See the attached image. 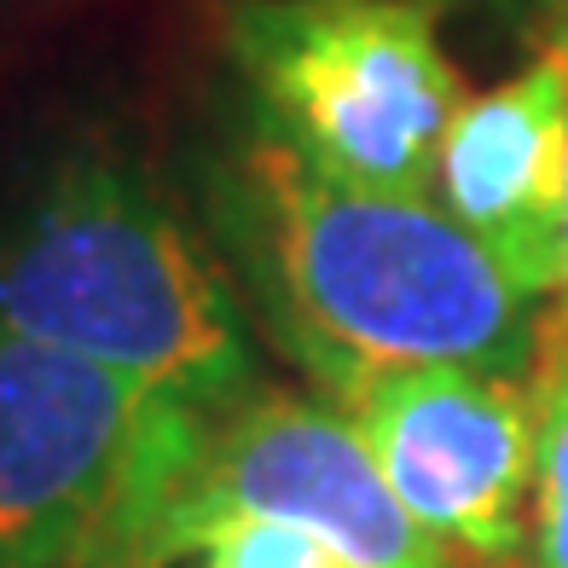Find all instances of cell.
<instances>
[{"label":"cell","mask_w":568,"mask_h":568,"mask_svg":"<svg viewBox=\"0 0 568 568\" xmlns=\"http://www.w3.org/2000/svg\"><path fill=\"white\" fill-rule=\"evenodd\" d=\"M215 232L278 348L331 400L412 366L494 377L546 366L557 325L429 192L343 186L255 128L215 163Z\"/></svg>","instance_id":"6da1fadb"},{"label":"cell","mask_w":568,"mask_h":568,"mask_svg":"<svg viewBox=\"0 0 568 568\" xmlns=\"http://www.w3.org/2000/svg\"><path fill=\"white\" fill-rule=\"evenodd\" d=\"M0 331L82 354L197 412L255 395L232 284L180 215L116 163H64L0 239Z\"/></svg>","instance_id":"7a4b0ae2"},{"label":"cell","mask_w":568,"mask_h":568,"mask_svg":"<svg viewBox=\"0 0 568 568\" xmlns=\"http://www.w3.org/2000/svg\"><path fill=\"white\" fill-rule=\"evenodd\" d=\"M232 523L302 528L359 568H470L406 516L348 412L278 389L180 412L82 568H169Z\"/></svg>","instance_id":"3957f363"},{"label":"cell","mask_w":568,"mask_h":568,"mask_svg":"<svg viewBox=\"0 0 568 568\" xmlns=\"http://www.w3.org/2000/svg\"><path fill=\"white\" fill-rule=\"evenodd\" d=\"M226 53L255 122L307 169L366 192H429L458 70L424 0H232Z\"/></svg>","instance_id":"277c9868"},{"label":"cell","mask_w":568,"mask_h":568,"mask_svg":"<svg viewBox=\"0 0 568 568\" xmlns=\"http://www.w3.org/2000/svg\"><path fill=\"white\" fill-rule=\"evenodd\" d=\"M180 400L0 331V568H82Z\"/></svg>","instance_id":"5b68a950"},{"label":"cell","mask_w":568,"mask_h":568,"mask_svg":"<svg viewBox=\"0 0 568 568\" xmlns=\"http://www.w3.org/2000/svg\"><path fill=\"white\" fill-rule=\"evenodd\" d=\"M383 481L429 539L470 568H523L534 510V377L464 366L377 372L337 400Z\"/></svg>","instance_id":"8992f818"},{"label":"cell","mask_w":568,"mask_h":568,"mask_svg":"<svg viewBox=\"0 0 568 568\" xmlns=\"http://www.w3.org/2000/svg\"><path fill=\"white\" fill-rule=\"evenodd\" d=\"M447 215L505 267L516 291H562L568 192V53L551 41L516 82L464 99L435 163Z\"/></svg>","instance_id":"52a82bcc"},{"label":"cell","mask_w":568,"mask_h":568,"mask_svg":"<svg viewBox=\"0 0 568 568\" xmlns=\"http://www.w3.org/2000/svg\"><path fill=\"white\" fill-rule=\"evenodd\" d=\"M539 447H534V510L528 568H568V337L551 331L546 366L534 372Z\"/></svg>","instance_id":"ba28073f"},{"label":"cell","mask_w":568,"mask_h":568,"mask_svg":"<svg viewBox=\"0 0 568 568\" xmlns=\"http://www.w3.org/2000/svg\"><path fill=\"white\" fill-rule=\"evenodd\" d=\"M197 568H359L337 546L284 528V523H232L197 551Z\"/></svg>","instance_id":"9c48e42d"},{"label":"cell","mask_w":568,"mask_h":568,"mask_svg":"<svg viewBox=\"0 0 568 568\" xmlns=\"http://www.w3.org/2000/svg\"><path fill=\"white\" fill-rule=\"evenodd\" d=\"M557 302H562V314H557V337H568V192H562V291H557Z\"/></svg>","instance_id":"30bf717a"},{"label":"cell","mask_w":568,"mask_h":568,"mask_svg":"<svg viewBox=\"0 0 568 568\" xmlns=\"http://www.w3.org/2000/svg\"><path fill=\"white\" fill-rule=\"evenodd\" d=\"M494 7H516V12H557L562 0H494Z\"/></svg>","instance_id":"8fae6325"},{"label":"cell","mask_w":568,"mask_h":568,"mask_svg":"<svg viewBox=\"0 0 568 568\" xmlns=\"http://www.w3.org/2000/svg\"><path fill=\"white\" fill-rule=\"evenodd\" d=\"M557 47H562V53H568V0H562V7H557Z\"/></svg>","instance_id":"7c38bea8"}]
</instances>
